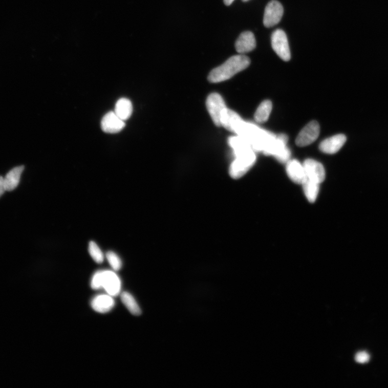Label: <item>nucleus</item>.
<instances>
[{"label": "nucleus", "instance_id": "39448f33", "mask_svg": "<svg viewBox=\"0 0 388 388\" xmlns=\"http://www.w3.org/2000/svg\"><path fill=\"white\" fill-rule=\"evenodd\" d=\"M207 108L213 123L221 127V117L222 112L227 107L222 97L218 93H212L207 98Z\"/></svg>", "mask_w": 388, "mask_h": 388}, {"label": "nucleus", "instance_id": "a211bd4d", "mask_svg": "<svg viewBox=\"0 0 388 388\" xmlns=\"http://www.w3.org/2000/svg\"><path fill=\"white\" fill-rule=\"evenodd\" d=\"M272 109V104L269 100L262 102L254 114V119L259 123H263L269 119Z\"/></svg>", "mask_w": 388, "mask_h": 388}, {"label": "nucleus", "instance_id": "412c9836", "mask_svg": "<svg viewBox=\"0 0 388 388\" xmlns=\"http://www.w3.org/2000/svg\"><path fill=\"white\" fill-rule=\"evenodd\" d=\"M89 252L91 257L97 263H101L103 262L104 254L95 242L93 241L90 242Z\"/></svg>", "mask_w": 388, "mask_h": 388}, {"label": "nucleus", "instance_id": "f03ea898", "mask_svg": "<svg viewBox=\"0 0 388 388\" xmlns=\"http://www.w3.org/2000/svg\"><path fill=\"white\" fill-rule=\"evenodd\" d=\"M234 155L235 159L231 163L229 173L232 178L238 179L246 175L254 165L256 156L252 148L240 151Z\"/></svg>", "mask_w": 388, "mask_h": 388}, {"label": "nucleus", "instance_id": "5701e85b", "mask_svg": "<svg viewBox=\"0 0 388 388\" xmlns=\"http://www.w3.org/2000/svg\"><path fill=\"white\" fill-rule=\"evenodd\" d=\"M91 286L92 289L94 290H99L101 287V271L97 272L92 278Z\"/></svg>", "mask_w": 388, "mask_h": 388}, {"label": "nucleus", "instance_id": "2eb2a0df", "mask_svg": "<svg viewBox=\"0 0 388 388\" xmlns=\"http://www.w3.org/2000/svg\"><path fill=\"white\" fill-rule=\"evenodd\" d=\"M287 164V172L289 177L294 182L302 185L307 179L303 165L296 160H289Z\"/></svg>", "mask_w": 388, "mask_h": 388}, {"label": "nucleus", "instance_id": "1a4fd4ad", "mask_svg": "<svg viewBox=\"0 0 388 388\" xmlns=\"http://www.w3.org/2000/svg\"><path fill=\"white\" fill-rule=\"evenodd\" d=\"M303 165L307 179L319 184L324 181L326 173L321 163L315 160L309 159L306 160Z\"/></svg>", "mask_w": 388, "mask_h": 388}, {"label": "nucleus", "instance_id": "393cba45", "mask_svg": "<svg viewBox=\"0 0 388 388\" xmlns=\"http://www.w3.org/2000/svg\"><path fill=\"white\" fill-rule=\"evenodd\" d=\"M6 191L4 185V177L0 176V198L3 196V194Z\"/></svg>", "mask_w": 388, "mask_h": 388}, {"label": "nucleus", "instance_id": "423d86ee", "mask_svg": "<svg viewBox=\"0 0 388 388\" xmlns=\"http://www.w3.org/2000/svg\"><path fill=\"white\" fill-rule=\"evenodd\" d=\"M320 134V125L316 121H312L300 132L296 138L295 144L299 147L307 146L318 139Z\"/></svg>", "mask_w": 388, "mask_h": 388}, {"label": "nucleus", "instance_id": "4be33fe9", "mask_svg": "<svg viewBox=\"0 0 388 388\" xmlns=\"http://www.w3.org/2000/svg\"><path fill=\"white\" fill-rule=\"evenodd\" d=\"M106 258L112 269L115 271L120 270L122 267V263L116 253L109 251L106 254Z\"/></svg>", "mask_w": 388, "mask_h": 388}, {"label": "nucleus", "instance_id": "ddd939ff", "mask_svg": "<svg viewBox=\"0 0 388 388\" xmlns=\"http://www.w3.org/2000/svg\"><path fill=\"white\" fill-rule=\"evenodd\" d=\"M256 47V39L251 32L242 33L235 43L237 52L242 55L251 52Z\"/></svg>", "mask_w": 388, "mask_h": 388}, {"label": "nucleus", "instance_id": "7ed1b4c3", "mask_svg": "<svg viewBox=\"0 0 388 388\" xmlns=\"http://www.w3.org/2000/svg\"><path fill=\"white\" fill-rule=\"evenodd\" d=\"M288 140L285 135L276 136L263 153L265 155L274 157L281 163H287L291 157V152L287 146Z\"/></svg>", "mask_w": 388, "mask_h": 388}, {"label": "nucleus", "instance_id": "9d476101", "mask_svg": "<svg viewBox=\"0 0 388 388\" xmlns=\"http://www.w3.org/2000/svg\"><path fill=\"white\" fill-rule=\"evenodd\" d=\"M125 127V121L121 119L115 112L106 114L101 121L102 130L108 134H117Z\"/></svg>", "mask_w": 388, "mask_h": 388}, {"label": "nucleus", "instance_id": "6ab92c4d", "mask_svg": "<svg viewBox=\"0 0 388 388\" xmlns=\"http://www.w3.org/2000/svg\"><path fill=\"white\" fill-rule=\"evenodd\" d=\"M121 299L132 314L136 316L141 314L142 311L139 305L131 293L127 292H122L121 294Z\"/></svg>", "mask_w": 388, "mask_h": 388}, {"label": "nucleus", "instance_id": "f3484780", "mask_svg": "<svg viewBox=\"0 0 388 388\" xmlns=\"http://www.w3.org/2000/svg\"><path fill=\"white\" fill-rule=\"evenodd\" d=\"M115 114L122 120L128 119L133 112V106L131 101L125 98L119 99L116 104Z\"/></svg>", "mask_w": 388, "mask_h": 388}, {"label": "nucleus", "instance_id": "a878e982", "mask_svg": "<svg viewBox=\"0 0 388 388\" xmlns=\"http://www.w3.org/2000/svg\"><path fill=\"white\" fill-rule=\"evenodd\" d=\"M234 1V0H224V3L226 6H230Z\"/></svg>", "mask_w": 388, "mask_h": 388}, {"label": "nucleus", "instance_id": "0eeeda50", "mask_svg": "<svg viewBox=\"0 0 388 388\" xmlns=\"http://www.w3.org/2000/svg\"><path fill=\"white\" fill-rule=\"evenodd\" d=\"M284 14V8L282 4L273 0L270 2L265 9L263 23L267 28L272 27L277 25L280 21Z\"/></svg>", "mask_w": 388, "mask_h": 388}, {"label": "nucleus", "instance_id": "9b49d317", "mask_svg": "<svg viewBox=\"0 0 388 388\" xmlns=\"http://www.w3.org/2000/svg\"><path fill=\"white\" fill-rule=\"evenodd\" d=\"M347 138L344 135H338L322 141L320 150L326 154L333 155L339 152L345 144Z\"/></svg>", "mask_w": 388, "mask_h": 388}, {"label": "nucleus", "instance_id": "b1692460", "mask_svg": "<svg viewBox=\"0 0 388 388\" xmlns=\"http://www.w3.org/2000/svg\"><path fill=\"white\" fill-rule=\"evenodd\" d=\"M370 359V355L365 352H359L355 356V360L360 363L367 362Z\"/></svg>", "mask_w": 388, "mask_h": 388}, {"label": "nucleus", "instance_id": "6e6552de", "mask_svg": "<svg viewBox=\"0 0 388 388\" xmlns=\"http://www.w3.org/2000/svg\"><path fill=\"white\" fill-rule=\"evenodd\" d=\"M101 287L112 297H116L120 293L121 283L118 275L109 270L101 271Z\"/></svg>", "mask_w": 388, "mask_h": 388}, {"label": "nucleus", "instance_id": "20e7f679", "mask_svg": "<svg viewBox=\"0 0 388 388\" xmlns=\"http://www.w3.org/2000/svg\"><path fill=\"white\" fill-rule=\"evenodd\" d=\"M272 47L278 56L288 62L291 59V53L287 35L282 29H277L271 36Z\"/></svg>", "mask_w": 388, "mask_h": 388}, {"label": "nucleus", "instance_id": "f257e3e1", "mask_svg": "<svg viewBox=\"0 0 388 388\" xmlns=\"http://www.w3.org/2000/svg\"><path fill=\"white\" fill-rule=\"evenodd\" d=\"M250 58L244 55L233 56L226 62L213 69L208 76V80L212 83L222 82L232 78L250 64Z\"/></svg>", "mask_w": 388, "mask_h": 388}, {"label": "nucleus", "instance_id": "f8f14e48", "mask_svg": "<svg viewBox=\"0 0 388 388\" xmlns=\"http://www.w3.org/2000/svg\"><path fill=\"white\" fill-rule=\"evenodd\" d=\"M91 305L95 311L103 314L109 312L115 307V301L113 297L108 294H100L91 301Z\"/></svg>", "mask_w": 388, "mask_h": 388}, {"label": "nucleus", "instance_id": "aec40b11", "mask_svg": "<svg viewBox=\"0 0 388 388\" xmlns=\"http://www.w3.org/2000/svg\"><path fill=\"white\" fill-rule=\"evenodd\" d=\"M319 183L308 179H306L302 184L305 196L310 202H314L317 198L319 191Z\"/></svg>", "mask_w": 388, "mask_h": 388}, {"label": "nucleus", "instance_id": "4468645a", "mask_svg": "<svg viewBox=\"0 0 388 388\" xmlns=\"http://www.w3.org/2000/svg\"><path fill=\"white\" fill-rule=\"evenodd\" d=\"M243 121V120L236 112L227 108L222 112L221 117V126L234 133Z\"/></svg>", "mask_w": 388, "mask_h": 388}, {"label": "nucleus", "instance_id": "bb28decb", "mask_svg": "<svg viewBox=\"0 0 388 388\" xmlns=\"http://www.w3.org/2000/svg\"><path fill=\"white\" fill-rule=\"evenodd\" d=\"M242 1L243 2H248L250 1V0H242Z\"/></svg>", "mask_w": 388, "mask_h": 388}, {"label": "nucleus", "instance_id": "dca6fc26", "mask_svg": "<svg viewBox=\"0 0 388 388\" xmlns=\"http://www.w3.org/2000/svg\"><path fill=\"white\" fill-rule=\"evenodd\" d=\"M24 169V166L16 167L7 174L6 177L4 178V185L6 191H11L17 188Z\"/></svg>", "mask_w": 388, "mask_h": 388}]
</instances>
